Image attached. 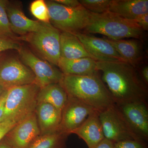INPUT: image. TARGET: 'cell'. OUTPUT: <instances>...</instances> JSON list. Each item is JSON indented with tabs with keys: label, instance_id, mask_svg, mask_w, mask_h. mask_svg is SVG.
<instances>
[{
	"label": "cell",
	"instance_id": "obj_29",
	"mask_svg": "<svg viewBox=\"0 0 148 148\" xmlns=\"http://www.w3.org/2000/svg\"><path fill=\"white\" fill-rule=\"evenodd\" d=\"M134 20L143 31H148V14L140 15Z\"/></svg>",
	"mask_w": 148,
	"mask_h": 148
},
{
	"label": "cell",
	"instance_id": "obj_33",
	"mask_svg": "<svg viewBox=\"0 0 148 148\" xmlns=\"http://www.w3.org/2000/svg\"><path fill=\"white\" fill-rule=\"evenodd\" d=\"M140 75L141 79L144 83L147 85L148 84V66H145L143 68Z\"/></svg>",
	"mask_w": 148,
	"mask_h": 148
},
{
	"label": "cell",
	"instance_id": "obj_20",
	"mask_svg": "<svg viewBox=\"0 0 148 148\" xmlns=\"http://www.w3.org/2000/svg\"><path fill=\"white\" fill-rule=\"evenodd\" d=\"M60 53L61 58L68 59L91 58L79 39L69 32L60 34Z\"/></svg>",
	"mask_w": 148,
	"mask_h": 148
},
{
	"label": "cell",
	"instance_id": "obj_14",
	"mask_svg": "<svg viewBox=\"0 0 148 148\" xmlns=\"http://www.w3.org/2000/svg\"><path fill=\"white\" fill-rule=\"evenodd\" d=\"M6 10L11 28L15 34L24 36L31 33L40 32L49 24L30 19L19 8L10 5L8 3Z\"/></svg>",
	"mask_w": 148,
	"mask_h": 148
},
{
	"label": "cell",
	"instance_id": "obj_25",
	"mask_svg": "<svg viewBox=\"0 0 148 148\" xmlns=\"http://www.w3.org/2000/svg\"><path fill=\"white\" fill-rule=\"evenodd\" d=\"M30 9L32 14L40 21L50 23L47 6L45 1L44 0L34 1L31 4Z\"/></svg>",
	"mask_w": 148,
	"mask_h": 148
},
{
	"label": "cell",
	"instance_id": "obj_35",
	"mask_svg": "<svg viewBox=\"0 0 148 148\" xmlns=\"http://www.w3.org/2000/svg\"><path fill=\"white\" fill-rule=\"evenodd\" d=\"M5 90L0 85V97H1V95L2 94L3 92H4V91Z\"/></svg>",
	"mask_w": 148,
	"mask_h": 148
},
{
	"label": "cell",
	"instance_id": "obj_23",
	"mask_svg": "<svg viewBox=\"0 0 148 148\" xmlns=\"http://www.w3.org/2000/svg\"><path fill=\"white\" fill-rule=\"evenodd\" d=\"M8 3L6 0H0V38L14 40L16 37L11 28L7 13Z\"/></svg>",
	"mask_w": 148,
	"mask_h": 148
},
{
	"label": "cell",
	"instance_id": "obj_27",
	"mask_svg": "<svg viewBox=\"0 0 148 148\" xmlns=\"http://www.w3.org/2000/svg\"><path fill=\"white\" fill-rule=\"evenodd\" d=\"M21 46L13 40L0 38V53L8 50L15 49L18 51Z\"/></svg>",
	"mask_w": 148,
	"mask_h": 148
},
{
	"label": "cell",
	"instance_id": "obj_11",
	"mask_svg": "<svg viewBox=\"0 0 148 148\" xmlns=\"http://www.w3.org/2000/svg\"><path fill=\"white\" fill-rule=\"evenodd\" d=\"M40 135L35 112L17 123L4 139L13 148H28Z\"/></svg>",
	"mask_w": 148,
	"mask_h": 148
},
{
	"label": "cell",
	"instance_id": "obj_26",
	"mask_svg": "<svg viewBox=\"0 0 148 148\" xmlns=\"http://www.w3.org/2000/svg\"><path fill=\"white\" fill-rule=\"evenodd\" d=\"M115 148H147V142L142 140H125L114 143Z\"/></svg>",
	"mask_w": 148,
	"mask_h": 148
},
{
	"label": "cell",
	"instance_id": "obj_10",
	"mask_svg": "<svg viewBox=\"0 0 148 148\" xmlns=\"http://www.w3.org/2000/svg\"><path fill=\"white\" fill-rule=\"evenodd\" d=\"M116 105L125 121L138 138L147 141V102L134 101Z\"/></svg>",
	"mask_w": 148,
	"mask_h": 148
},
{
	"label": "cell",
	"instance_id": "obj_17",
	"mask_svg": "<svg viewBox=\"0 0 148 148\" xmlns=\"http://www.w3.org/2000/svg\"><path fill=\"white\" fill-rule=\"evenodd\" d=\"M125 62L137 68L143 58V44L141 40H112L105 38Z\"/></svg>",
	"mask_w": 148,
	"mask_h": 148
},
{
	"label": "cell",
	"instance_id": "obj_24",
	"mask_svg": "<svg viewBox=\"0 0 148 148\" xmlns=\"http://www.w3.org/2000/svg\"><path fill=\"white\" fill-rule=\"evenodd\" d=\"M112 0H80L83 7L91 13L101 14L108 11Z\"/></svg>",
	"mask_w": 148,
	"mask_h": 148
},
{
	"label": "cell",
	"instance_id": "obj_22",
	"mask_svg": "<svg viewBox=\"0 0 148 148\" xmlns=\"http://www.w3.org/2000/svg\"><path fill=\"white\" fill-rule=\"evenodd\" d=\"M68 136L61 132L40 135L28 148H65Z\"/></svg>",
	"mask_w": 148,
	"mask_h": 148
},
{
	"label": "cell",
	"instance_id": "obj_1",
	"mask_svg": "<svg viewBox=\"0 0 148 148\" xmlns=\"http://www.w3.org/2000/svg\"><path fill=\"white\" fill-rule=\"evenodd\" d=\"M96 64L115 104L147 102V88L134 66L123 61H96Z\"/></svg>",
	"mask_w": 148,
	"mask_h": 148
},
{
	"label": "cell",
	"instance_id": "obj_12",
	"mask_svg": "<svg viewBox=\"0 0 148 148\" xmlns=\"http://www.w3.org/2000/svg\"><path fill=\"white\" fill-rule=\"evenodd\" d=\"M74 35L82 44L90 57L97 62L123 61L115 49L105 38H100L90 34L78 32Z\"/></svg>",
	"mask_w": 148,
	"mask_h": 148
},
{
	"label": "cell",
	"instance_id": "obj_4",
	"mask_svg": "<svg viewBox=\"0 0 148 148\" xmlns=\"http://www.w3.org/2000/svg\"><path fill=\"white\" fill-rule=\"evenodd\" d=\"M40 88L33 83L7 89L2 121L10 120L18 123L35 112Z\"/></svg>",
	"mask_w": 148,
	"mask_h": 148
},
{
	"label": "cell",
	"instance_id": "obj_18",
	"mask_svg": "<svg viewBox=\"0 0 148 148\" xmlns=\"http://www.w3.org/2000/svg\"><path fill=\"white\" fill-rule=\"evenodd\" d=\"M108 11L121 17L135 20L148 14V0H112Z\"/></svg>",
	"mask_w": 148,
	"mask_h": 148
},
{
	"label": "cell",
	"instance_id": "obj_31",
	"mask_svg": "<svg viewBox=\"0 0 148 148\" xmlns=\"http://www.w3.org/2000/svg\"><path fill=\"white\" fill-rule=\"evenodd\" d=\"M6 95L7 90H5L0 97V123L2 122L3 116L4 113Z\"/></svg>",
	"mask_w": 148,
	"mask_h": 148
},
{
	"label": "cell",
	"instance_id": "obj_2",
	"mask_svg": "<svg viewBox=\"0 0 148 148\" xmlns=\"http://www.w3.org/2000/svg\"><path fill=\"white\" fill-rule=\"evenodd\" d=\"M59 84L68 96L75 98L99 113L115 104L98 73L82 76L64 75Z\"/></svg>",
	"mask_w": 148,
	"mask_h": 148
},
{
	"label": "cell",
	"instance_id": "obj_3",
	"mask_svg": "<svg viewBox=\"0 0 148 148\" xmlns=\"http://www.w3.org/2000/svg\"><path fill=\"white\" fill-rule=\"evenodd\" d=\"M86 34H101L112 40L133 38L142 40L144 31L134 20H129L108 11L101 14L92 13L90 23L85 29Z\"/></svg>",
	"mask_w": 148,
	"mask_h": 148
},
{
	"label": "cell",
	"instance_id": "obj_16",
	"mask_svg": "<svg viewBox=\"0 0 148 148\" xmlns=\"http://www.w3.org/2000/svg\"><path fill=\"white\" fill-rule=\"evenodd\" d=\"M71 134H75L83 140L88 148H94L105 138L99 112L95 111L90 114L84 122Z\"/></svg>",
	"mask_w": 148,
	"mask_h": 148
},
{
	"label": "cell",
	"instance_id": "obj_30",
	"mask_svg": "<svg viewBox=\"0 0 148 148\" xmlns=\"http://www.w3.org/2000/svg\"><path fill=\"white\" fill-rule=\"evenodd\" d=\"M56 2L67 7L75 8L81 5L79 1L77 0H55Z\"/></svg>",
	"mask_w": 148,
	"mask_h": 148
},
{
	"label": "cell",
	"instance_id": "obj_7",
	"mask_svg": "<svg viewBox=\"0 0 148 148\" xmlns=\"http://www.w3.org/2000/svg\"><path fill=\"white\" fill-rule=\"evenodd\" d=\"M99 117L106 139L114 143L140 139L130 127L116 104L99 112Z\"/></svg>",
	"mask_w": 148,
	"mask_h": 148
},
{
	"label": "cell",
	"instance_id": "obj_34",
	"mask_svg": "<svg viewBox=\"0 0 148 148\" xmlns=\"http://www.w3.org/2000/svg\"><path fill=\"white\" fill-rule=\"evenodd\" d=\"M0 148H13L8 144L5 139H3L0 143Z\"/></svg>",
	"mask_w": 148,
	"mask_h": 148
},
{
	"label": "cell",
	"instance_id": "obj_21",
	"mask_svg": "<svg viewBox=\"0 0 148 148\" xmlns=\"http://www.w3.org/2000/svg\"><path fill=\"white\" fill-rule=\"evenodd\" d=\"M68 98L67 92L60 84L53 83L40 88L37 101L38 103L51 104L62 112Z\"/></svg>",
	"mask_w": 148,
	"mask_h": 148
},
{
	"label": "cell",
	"instance_id": "obj_15",
	"mask_svg": "<svg viewBox=\"0 0 148 148\" xmlns=\"http://www.w3.org/2000/svg\"><path fill=\"white\" fill-rule=\"evenodd\" d=\"M40 135L59 132L62 112L47 103H38L36 110Z\"/></svg>",
	"mask_w": 148,
	"mask_h": 148
},
{
	"label": "cell",
	"instance_id": "obj_6",
	"mask_svg": "<svg viewBox=\"0 0 148 148\" xmlns=\"http://www.w3.org/2000/svg\"><path fill=\"white\" fill-rule=\"evenodd\" d=\"M60 34L49 23L42 31L20 38L29 42L49 63L57 66L61 58Z\"/></svg>",
	"mask_w": 148,
	"mask_h": 148
},
{
	"label": "cell",
	"instance_id": "obj_19",
	"mask_svg": "<svg viewBox=\"0 0 148 148\" xmlns=\"http://www.w3.org/2000/svg\"><path fill=\"white\" fill-rule=\"evenodd\" d=\"M57 66L64 75L82 76L98 73L96 61L90 57L73 59L61 58Z\"/></svg>",
	"mask_w": 148,
	"mask_h": 148
},
{
	"label": "cell",
	"instance_id": "obj_32",
	"mask_svg": "<svg viewBox=\"0 0 148 148\" xmlns=\"http://www.w3.org/2000/svg\"><path fill=\"white\" fill-rule=\"evenodd\" d=\"M93 148H115L114 143L105 138Z\"/></svg>",
	"mask_w": 148,
	"mask_h": 148
},
{
	"label": "cell",
	"instance_id": "obj_5",
	"mask_svg": "<svg viewBox=\"0 0 148 148\" xmlns=\"http://www.w3.org/2000/svg\"><path fill=\"white\" fill-rule=\"evenodd\" d=\"M50 21L62 32L74 33L84 31L90 23L92 13L82 5L67 7L54 1H47Z\"/></svg>",
	"mask_w": 148,
	"mask_h": 148
},
{
	"label": "cell",
	"instance_id": "obj_9",
	"mask_svg": "<svg viewBox=\"0 0 148 148\" xmlns=\"http://www.w3.org/2000/svg\"><path fill=\"white\" fill-rule=\"evenodd\" d=\"M22 63L34 74L35 84L40 88L53 83H59L64 75L50 63L41 60L27 49L21 47L18 51Z\"/></svg>",
	"mask_w": 148,
	"mask_h": 148
},
{
	"label": "cell",
	"instance_id": "obj_8",
	"mask_svg": "<svg viewBox=\"0 0 148 148\" xmlns=\"http://www.w3.org/2000/svg\"><path fill=\"white\" fill-rule=\"evenodd\" d=\"M35 76L31 69L18 58H0V85L7 90L11 88L35 83Z\"/></svg>",
	"mask_w": 148,
	"mask_h": 148
},
{
	"label": "cell",
	"instance_id": "obj_13",
	"mask_svg": "<svg viewBox=\"0 0 148 148\" xmlns=\"http://www.w3.org/2000/svg\"><path fill=\"white\" fill-rule=\"evenodd\" d=\"M95 110L75 98L69 97L61 113L59 132L69 135L79 127Z\"/></svg>",
	"mask_w": 148,
	"mask_h": 148
},
{
	"label": "cell",
	"instance_id": "obj_28",
	"mask_svg": "<svg viewBox=\"0 0 148 148\" xmlns=\"http://www.w3.org/2000/svg\"><path fill=\"white\" fill-rule=\"evenodd\" d=\"M17 123L10 120H5L0 123V143Z\"/></svg>",
	"mask_w": 148,
	"mask_h": 148
}]
</instances>
